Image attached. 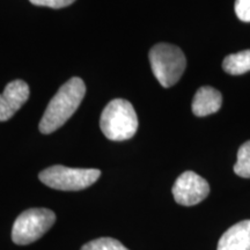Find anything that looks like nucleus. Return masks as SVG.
<instances>
[{
  "instance_id": "obj_1",
  "label": "nucleus",
  "mask_w": 250,
  "mask_h": 250,
  "mask_svg": "<svg viewBox=\"0 0 250 250\" xmlns=\"http://www.w3.org/2000/svg\"><path fill=\"white\" fill-rule=\"evenodd\" d=\"M85 94L86 85L80 78L67 80L49 102L40 122L41 132L49 134L62 126L79 108Z\"/></svg>"
},
{
  "instance_id": "obj_2",
  "label": "nucleus",
  "mask_w": 250,
  "mask_h": 250,
  "mask_svg": "<svg viewBox=\"0 0 250 250\" xmlns=\"http://www.w3.org/2000/svg\"><path fill=\"white\" fill-rule=\"evenodd\" d=\"M100 126L109 140L123 142L132 138L138 130V117L133 105L123 99L112 100L102 111Z\"/></svg>"
},
{
  "instance_id": "obj_3",
  "label": "nucleus",
  "mask_w": 250,
  "mask_h": 250,
  "mask_svg": "<svg viewBox=\"0 0 250 250\" xmlns=\"http://www.w3.org/2000/svg\"><path fill=\"white\" fill-rule=\"evenodd\" d=\"M152 72L165 88L174 86L183 76L187 59L179 46L159 43L153 46L148 55Z\"/></svg>"
},
{
  "instance_id": "obj_4",
  "label": "nucleus",
  "mask_w": 250,
  "mask_h": 250,
  "mask_svg": "<svg viewBox=\"0 0 250 250\" xmlns=\"http://www.w3.org/2000/svg\"><path fill=\"white\" fill-rule=\"evenodd\" d=\"M99 169L68 168L64 166H52L40 173V180L45 186L62 191H79L88 188L99 180Z\"/></svg>"
},
{
  "instance_id": "obj_5",
  "label": "nucleus",
  "mask_w": 250,
  "mask_h": 250,
  "mask_svg": "<svg viewBox=\"0 0 250 250\" xmlns=\"http://www.w3.org/2000/svg\"><path fill=\"white\" fill-rule=\"evenodd\" d=\"M56 221V215L48 208H29L14 221L12 240L15 245L26 246L37 241L48 232Z\"/></svg>"
},
{
  "instance_id": "obj_6",
  "label": "nucleus",
  "mask_w": 250,
  "mask_h": 250,
  "mask_svg": "<svg viewBox=\"0 0 250 250\" xmlns=\"http://www.w3.org/2000/svg\"><path fill=\"white\" fill-rule=\"evenodd\" d=\"M210 193L208 181L193 171H184L175 181L173 196L177 204L183 206L197 205Z\"/></svg>"
},
{
  "instance_id": "obj_7",
  "label": "nucleus",
  "mask_w": 250,
  "mask_h": 250,
  "mask_svg": "<svg viewBox=\"0 0 250 250\" xmlns=\"http://www.w3.org/2000/svg\"><path fill=\"white\" fill-rule=\"evenodd\" d=\"M29 86L22 80H14L0 94V122L8 121L29 98Z\"/></svg>"
},
{
  "instance_id": "obj_8",
  "label": "nucleus",
  "mask_w": 250,
  "mask_h": 250,
  "mask_svg": "<svg viewBox=\"0 0 250 250\" xmlns=\"http://www.w3.org/2000/svg\"><path fill=\"white\" fill-rule=\"evenodd\" d=\"M217 250H250V220L228 228L219 240Z\"/></svg>"
},
{
  "instance_id": "obj_9",
  "label": "nucleus",
  "mask_w": 250,
  "mask_h": 250,
  "mask_svg": "<svg viewBox=\"0 0 250 250\" xmlns=\"http://www.w3.org/2000/svg\"><path fill=\"white\" fill-rule=\"evenodd\" d=\"M223 104L221 93L213 87H201L192 100V112L197 117H205L217 112Z\"/></svg>"
},
{
  "instance_id": "obj_10",
  "label": "nucleus",
  "mask_w": 250,
  "mask_h": 250,
  "mask_svg": "<svg viewBox=\"0 0 250 250\" xmlns=\"http://www.w3.org/2000/svg\"><path fill=\"white\" fill-rule=\"evenodd\" d=\"M225 72L232 76L247 73L250 71V50L236 52V54L227 56L223 62Z\"/></svg>"
},
{
  "instance_id": "obj_11",
  "label": "nucleus",
  "mask_w": 250,
  "mask_h": 250,
  "mask_svg": "<svg viewBox=\"0 0 250 250\" xmlns=\"http://www.w3.org/2000/svg\"><path fill=\"white\" fill-rule=\"evenodd\" d=\"M234 173L243 179H250V140L243 144L237 151Z\"/></svg>"
},
{
  "instance_id": "obj_12",
  "label": "nucleus",
  "mask_w": 250,
  "mask_h": 250,
  "mask_svg": "<svg viewBox=\"0 0 250 250\" xmlns=\"http://www.w3.org/2000/svg\"><path fill=\"white\" fill-rule=\"evenodd\" d=\"M81 250H129L124 247L118 240L111 237H101V239L93 240L85 246H83Z\"/></svg>"
},
{
  "instance_id": "obj_13",
  "label": "nucleus",
  "mask_w": 250,
  "mask_h": 250,
  "mask_svg": "<svg viewBox=\"0 0 250 250\" xmlns=\"http://www.w3.org/2000/svg\"><path fill=\"white\" fill-rule=\"evenodd\" d=\"M235 13L243 22H250V0H236Z\"/></svg>"
},
{
  "instance_id": "obj_14",
  "label": "nucleus",
  "mask_w": 250,
  "mask_h": 250,
  "mask_svg": "<svg viewBox=\"0 0 250 250\" xmlns=\"http://www.w3.org/2000/svg\"><path fill=\"white\" fill-rule=\"evenodd\" d=\"M31 4L50 8H62L73 4L76 0H29Z\"/></svg>"
}]
</instances>
